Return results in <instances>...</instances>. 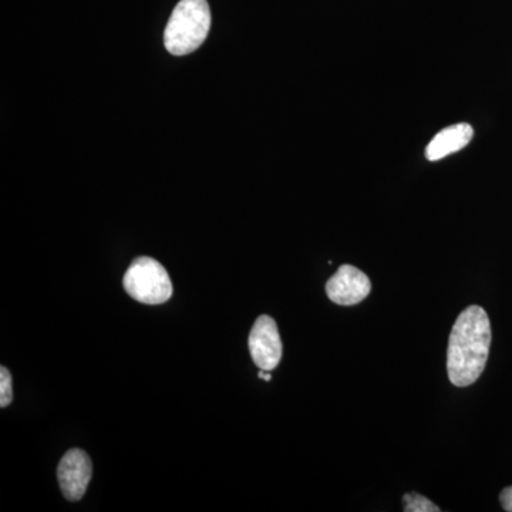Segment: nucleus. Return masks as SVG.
<instances>
[{
    "label": "nucleus",
    "instance_id": "1",
    "mask_svg": "<svg viewBox=\"0 0 512 512\" xmlns=\"http://www.w3.org/2000/svg\"><path fill=\"white\" fill-rule=\"evenodd\" d=\"M491 346V323L481 306L471 305L458 315L448 340L447 372L457 387L476 383L483 375Z\"/></svg>",
    "mask_w": 512,
    "mask_h": 512
},
{
    "label": "nucleus",
    "instance_id": "2",
    "mask_svg": "<svg viewBox=\"0 0 512 512\" xmlns=\"http://www.w3.org/2000/svg\"><path fill=\"white\" fill-rule=\"evenodd\" d=\"M210 29L211 9L207 0H181L165 28V49L174 56L190 55L200 49Z\"/></svg>",
    "mask_w": 512,
    "mask_h": 512
},
{
    "label": "nucleus",
    "instance_id": "3",
    "mask_svg": "<svg viewBox=\"0 0 512 512\" xmlns=\"http://www.w3.org/2000/svg\"><path fill=\"white\" fill-rule=\"evenodd\" d=\"M123 286L131 298L146 305H161L173 296L170 275L150 256H140L130 265Z\"/></svg>",
    "mask_w": 512,
    "mask_h": 512
},
{
    "label": "nucleus",
    "instance_id": "4",
    "mask_svg": "<svg viewBox=\"0 0 512 512\" xmlns=\"http://www.w3.org/2000/svg\"><path fill=\"white\" fill-rule=\"evenodd\" d=\"M248 346L252 360L259 369L269 372L279 365L282 359V340L271 316L262 315L256 319L249 333Z\"/></svg>",
    "mask_w": 512,
    "mask_h": 512
},
{
    "label": "nucleus",
    "instance_id": "5",
    "mask_svg": "<svg viewBox=\"0 0 512 512\" xmlns=\"http://www.w3.org/2000/svg\"><path fill=\"white\" fill-rule=\"evenodd\" d=\"M93 466L90 457L79 448L67 451L57 468L60 490L69 501H79L86 494L92 478Z\"/></svg>",
    "mask_w": 512,
    "mask_h": 512
},
{
    "label": "nucleus",
    "instance_id": "6",
    "mask_svg": "<svg viewBox=\"0 0 512 512\" xmlns=\"http://www.w3.org/2000/svg\"><path fill=\"white\" fill-rule=\"evenodd\" d=\"M372 291L369 276L352 265H342L326 284V293L336 305L352 306L365 301Z\"/></svg>",
    "mask_w": 512,
    "mask_h": 512
},
{
    "label": "nucleus",
    "instance_id": "7",
    "mask_svg": "<svg viewBox=\"0 0 512 512\" xmlns=\"http://www.w3.org/2000/svg\"><path fill=\"white\" fill-rule=\"evenodd\" d=\"M474 136L473 127L467 123L454 124L441 130L426 148V157L430 161L443 160L450 154L463 150Z\"/></svg>",
    "mask_w": 512,
    "mask_h": 512
},
{
    "label": "nucleus",
    "instance_id": "8",
    "mask_svg": "<svg viewBox=\"0 0 512 512\" xmlns=\"http://www.w3.org/2000/svg\"><path fill=\"white\" fill-rule=\"evenodd\" d=\"M404 511L406 512H439L440 507L436 504L431 503L429 498L424 495L412 493L406 494L403 497Z\"/></svg>",
    "mask_w": 512,
    "mask_h": 512
},
{
    "label": "nucleus",
    "instance_id": "9",
    "mask_svg": "<svg viewBox=\"0 0 512 512\" xmlns=\"http://www.w3.org/2000/svg\"><path fill=\"white\" fill-rule=\"evenodd\" d=\"M12 400V376L6 367H2L0 369V407H8Z\"/></svg>",
    "mask_w": 512,
    "mask_h": 512
},
{
    "label": "nucleus",
    "instance_id": "10",
    "mask_svg": "<svg viewBox=\"0 0 512 512\" xmlns=\"http://www.w3.org/2000/svg\"><path fill=\"white\" fill-rule=\"evenodd\" d=\"M500 503L503 505L504 511L512 512V485L501 491Z\"/></svg>",
    "mask_w": 512,
    "mask_h": 512
},
{
    "label": "nucleus",
    "instance_id": "11",
    "mask_svg": "<svg viewBox=\"0 0 512 512\" xmlns=\"http://www.w3.org/2000/svg\"><path fill=\"white\" fill-rule=\"evenodd\" d=\"M259 379H264L266 382H269V380L272 379L271 373L266 372L265 370H261V372L258 373Z\"/></svg>",
    "mask_w": 512,
    "mask_h": 512
}]
</instances>
